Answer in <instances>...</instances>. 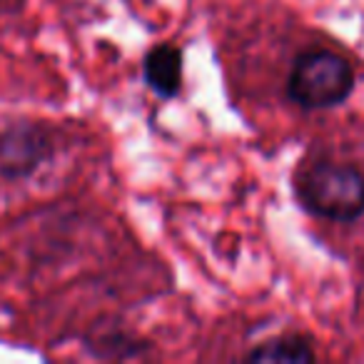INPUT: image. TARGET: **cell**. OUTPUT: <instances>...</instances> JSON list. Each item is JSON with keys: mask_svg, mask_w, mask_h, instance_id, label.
<instances>
[{"mask_svg": "<svg viewBox=\"0 0 364 364\" xmlns=\"http://www.w3.org/2000/svg\"><path fill=\"white\" fill-rule=\"evenodd\" d=\"M145 82L160 97H175L182 85V53L175 46H155L142 63Z\"/></svg>", "mask_w": 364, "mask_h": 364, "instance_id": "4", "label": "cell"}, {"mask_svg": "<svg viewBox=\"0 0 364 364\" xmlns=\"http://www.w3.org/2000/svg\"><path fill=\"white\" fill-rule=\"evenodd\" d=\"M247 359L252 362H312L314 349L304 337L289 334V337H277L259 344L247 354Z\"/></svg>", "mask_w": 364, "mask_h": 364, "instance_id": "5", "label": "cell"}, {"mask_svg": "<svg viewBox=\"0 0 364 364\" xmlns=\"http://www.w3.org/2000/svg\"><path fill=\"white\" fill-rule=\"evenodd\" d=\"M294 195L307 213L349 223L364 213V172L339 162H314L297 172Z\"/></svg>", "mask_w": 364, "mask_h": 364, "instance_id": "1", "label": "cell"}, {"mask_svg": "<svg viewBox=\"0 0 364 364\" xmlns=\"http://www.w3.org/2000/svg\"><path fill=\"white\" fill-rule=\"evenodd\" d=\"M354 87V68L332 50H309L294 60L287 92L307 110L334 107L349 97Z\"/></svg>", "mask_w": 364, "mask_h": 364, "instance_id": "2", "label": "cell"}, {"mask_svg": "<svg viewBox=\"0 0 364 364\" xmlns=\"http://www.w3.org/2000/svg\"><path fill=\"white\" fill-rule=\"evenodd\" d=\"M50 137L38 125H13L0 132V175L28 177L50 157Z\"/></svg>", "mask_w": 364, "mask_h": 364, "instance_id": "3", "label": "cell"}]
</instances>
